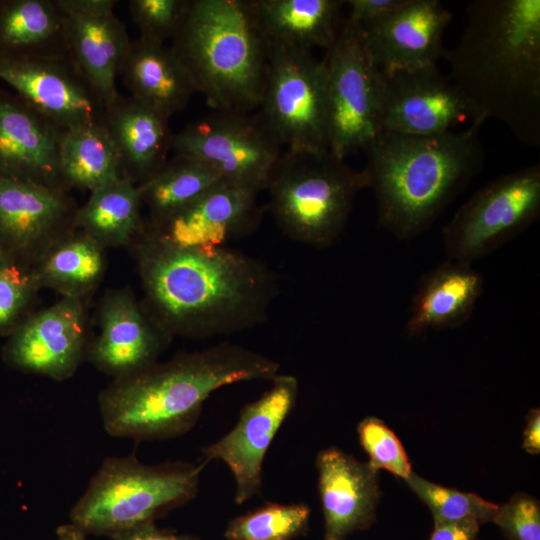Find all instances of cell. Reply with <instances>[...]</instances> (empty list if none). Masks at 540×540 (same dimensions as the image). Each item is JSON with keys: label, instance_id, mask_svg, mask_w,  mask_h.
Returning a JSON list of instances; mask_svg holds the SVG:
<instances>
[{"label": "cell", "instance_id": "3", "mask_svg": "<svg viewBox=\"0 0 540 540\" xmlns=\"http://www.w3.org/2000/svg\"><path fill=\"white\" fill-rule=\"evenodd\" d=\"M279 370L272 358L227 342L180 354L115 378L98 397L102 425L113 437L175 438L194 427L216 390L243 381H271Z\"/></svg>", "mask_w": 540, "mask_h": 540}, {"label": "cell", "instance_id": "32", "mask_svg": "<svg viewBox=\"0 0 540 540\" xmlns=\"http://www.w3.org/2000/svg\"><path fill=\"white\" fill-rule=\"evenodd\" d=\"M311 510L304 503H268L229 521L226 540H294L307 533Z\"/></svg>", "mask_w": 540, "mask_h": 540}, {"label": "cell", "instance_id": "24", "mask_svg": "<svg viewBox=\"0 0 540 540\" xmlns=\"http://www.w3.org/2000/svg\"><path fill=\"white\" fill-rule=\"evenodd\" d=\"M131 97L166 118L184 110L198 93L171 46L141 38L131 41L120 75Z\"/></svg>", "mask_w": 540, "mask_h": 540}, {"label": "cell", "instance_id": "30", "mask_svg": "<svg viewBox=\"0 0 540 540\" xmlns=\"http://www.w3.org/2000/svg\"><path fill=\"white\" fill-rule=\"evenodd\" d=\"M59 165L67 189L92 192L122 177L118 153L102 123L65 130Z\"/></svg>", "mask_w": 540, "mask_h": 540}, {"label": "cell", "instance_id": "15", "mask_svg": "<svg viewBox=\"0 0 540 540\" xmlns=\"http://www.w3.org/2000/svg\"><path fill=\"white\" fill-rule=\"evenodd\" d=\"M258 192L223 180L198 199L144 233L167 246L211 250L256 227L261 217Z\"/></svg>", "mask_w": 540, "mask_h": 540}, {"label": "cell", "instance_id": "4", "mask_svg": "<svg viewBox=\"0 0 540 540\" xmlns=\"http://www.w3.org/2000/svg\"><path fill=\"white\" fill-rule=\"evenodd\" d=\"M483 123L434 136L380 131L364 150L362 169L376 199L378 223L399 239L429 228L481 171Z\"/></svg>", "mask_w": 540, "mask_h": 540}, {"label": "cell", "instance_id": "28", "mask_svg": "<svg viewBox=\"0 0 540 540\" xmlns=\"http://www.w3.org/2000/svg\"><path fill=\"white\" fill-rule=\"evenodd\" d=\"M141 206L138 186L121 177L91 192L88 201L78 207L75 227L102 247L128 244L145 230Z\"/></svg>", "mask_w": 540, "mask_h": 540}, {"label": "cell", "instance_id": "5", "mask_svg": "<svg viewBox=\"0 0 540 540\" xmlns=\"http://www.w3.org/2000/svg\"><path fill=\"white\" fill-rule=\"evenodd\" d=\"M171 47L215 111L251 113L258 108L269 45L249 0H191Z\"/></svg>", "mask_w": 540, "mask_h": 540}, {"label": "cell", "instance_id": "41", "mask_svg": "<svg viewBox=\"0 0 540 540\" xmlns=\"http://www.w3.org/2000/svg\"><path fill=\"white\" fill-rule=\"evenodd\" d=\"M523 448L530 454H538L540 451V410L531 409L527 416V424L524 431Z\"/></svg>", "mask_w": 540, "mask_h": 540}, {"label": "cell", "instance_id": "14", "mask_svg": "<svg viewBox=\"0 0 540 540\" xmlns=\"http://www.w3.org/2000/svg\"><path fill=\"white\" fill-rule=\"evenodd\" d=\"M0 79L63 130L102 123L105 104L67 53L0 57Z\"/></svg>", "mask_w": 540, "mask_h": 540}, {"label": "cell", "instance_id": "10", "mask_svg": "<svg viewBox=\"0 0 540 540\" xmlns=\"http://www.w3.org/2000/svg\"><path fill=\"white\" fill-rule=\"evenodd\" d=\"M540 213V164L502 175L476 191L443 227L449 259L470 263L528 228Z\"/></svg>", "mask_w": 540, "mask_h": 540}, {"label": "cell", "instance_id": "16", "mask_svg": "<svg viewBox=\"0 0 540 540\" xmlns=\"http://www.w3.org/2000/svg\"><path fill=\"white\" fill-rule=\"evenodd\" d=\"M77 210L67 190L0 175V251L38 261L76 229Z\"/></svg>", "mask_w": 540, "mask_h": 540}, {"label": "cell", "instance_id": "12", "mask_svg": "<svg viewBox=\"0 0 540 540\" xmlns=\"http://www.w3.org/2000/svg\"><path fill=\"white\" fill-rule=\"evenodd\" d=\"M474 121L485 122V119L437 65L388 73L381 71V131L434 136Z\"/></svg>", "mask_w": 540, "mask_h": 540}, {"label": "cell", "instance_id": "25", "mask_svg": "<svg viewBox=\"0 0 540 540\" xmlns=\"http://www.w3.org/2000/svg\"><path fill=\"white\" fill-rule=\"evenodd\" d=\"M483 291V276L472 264L449 259L424 276L411 302L410 335L457 328L472 315Z\"/></svg>", "mask_w": 540, "mask_h": 540}, {"label": "cell", "instance_id": "31", "mask_svg": "<svg viewBox=\"0 0 540 540\" xmlns=\"http://www.w3.org/2000/svg\"><path fill=\"white\" fill-rule=\"evenodd\" d=\"M223 180L203 162L174 154L153 176L138 185L142 205L149 209L148 224L162 222Z\"/></svg>", "mask_w": 540, "mask_h": 540}, {"label": "cell", "instance_id": "1", "mask_svg": "<svg viewBox=\"0 0 540 540\" xmlns=\"http://www.w3.org/2000/svg\"><path fill=\"white\" fill-rule=\"evenodd\" d=\"M145 309L170 338L233 334L262 323L278 293L263 262L225 247L186 250L138 238Z\"/></svg>", "mask_w": 540, "mask_h": 540}, {"label": "cell", "instance_id": "8", "mask_svg": "<svg viewBox=\"0 0 540 540\" xmlns=\"http://www.w3.org/2000/svg\"><path fill=\"white\" fill-rule=\"evenodd\" d=\"M268 45V73L257 118L286 149L329 150L323 60L310 50Z\"/></svg>", "mask_w": 540, "mask_h": 540}, {"label": "cell", "instance_id": "36", "mask_svg": "<svg viewBox=\"0 0 540 540\" xmlns=\"http://www.w3.org/2000/svg\"><path fill=\"white\" fill-rule=\"evenodd\" d=\"M39 287L34 269L0 251V328L12 322Z\"/></svg>", "mask_w": 540, "mask_h": 540}, {"label": "cell", "instance_id": "13", "mask_svg": "<svg viewBox=\"0 0 540 540\" xmlns=\"http://www.w3.org/2000/svg\"><path fill=\"white\" fill-rule=\"evenodd\" d=\"M271 381L261 397L241 409L228 433L201 449L204 464L219 460L229 468L235 481L234 500L239 505L261 493L264 458L297 400L295 376L278 374Z\"/></svg>", "mask_w": 540, "mask_h": 540}, {"label": "cell", "instance_id": "39", "mask_svg": "<svg viewBox=\"0 0 540 540\" xmlns=\"http://www.w3.org/2000/svg\"><path fill=\"white\" fill-rule=\"evenodd\" d=\"M112 540H198L191 534L178 533L172 529L160 528L155 522H147L111 537Z\"/></svg>", "mask_w": 540, "mask_h": 540}, {"label": "cell", "instance_id": "20", "mask_svg": "<svg viewBox=\"0 0 540 540\" xmlns=\"http://www.w3.org/2000/svg\"><path fill=\"white\" fill-rule=\"evenodd\" d=\"M64 131L0 88V175L67 190L59 165Z\"/></svg>", "mask_w": 540, "mask_h": 540}, {"label": "cell", "instance_id": "29", "mask_svg": "<svg viewBox=\"0 0 540 540\" xmlns=\"http://www.w3.org/2000/svg\"><path fill=\"white\" fill-rule=\"evenodd\" d=\"M34 269L39 286L50 287L63 297L81 298L97 285L104 270L103 247L83 231L54 243Z\"/></svg>", "mask_w": 540, "mask_h": 540}, {"label": "cell", "instance_id": "19", "mask_svg": "<svg viewBox=\"0 0 540 540\" xmlns=\"http://www.w3.org/2000/svg\"><path fill=\"white\" fill-rule=\"evenodd\" d=\"M87 350L81 298L63 297L15 332L6 357L19 369L62 381L75 373Z\"/></svg>", "mask_w": 540, "mask_h": 540}, {"label": "cell", "instance_id": "23", "mask_svg": "<svg viewBox=\"0 0 540 540\" xmlns=\"http://www.w3.org/2000/svg\"><path fill=\"white\" fill-rule=\"evenodd\" d=\"M102 124L118 153L122 177L135 185L168 160L174 136L169 119L133 97L118 94L105 107Z\"/></svg>", "mask_w": 540, "mask_h": 540}, {"label": "cell", "instance_id": "27", "mask_svg": "<svg viewBox=\"0 0 540 540\" xmlns=\"http://www.w3.org/2000/svg\"><path fill=\"white\" fill-rule=\"evenodd\" d=\"M58 0H0V57L66 54Z\"/></svg>", "mask_w": 540, "mask_h": 540}, {"label": "cell", "instance_id": "21", "mask_svg": "<svg viewBox=\"0 0 540 540\" xmlns=\"http://www.w3.org/2000/svg\"><path fill=\"white\" fill-rule=\"evenodd\" d=\"M170 337L127 292H114L103 302L100 332L87 356L102 372L119 378L157 362Z\"/></svg>", "mask_w": 540, "mask_h": 540}, {"label": "cell", "instance_id": "6", "mask_svg": "<svg viewBox=\"0 0 540 540\" xmlns=\"http://www.w3.org/2000/svg\"><path fill=\"white\" fill-rule=\"evenodd\" d=\"M205 465H148L134 455L107 457L71 508L70 522L86 534L110 537L155 522L197 496Z\"/></svg>", "mask_w": 540, "mask_h": 540}, {"label": "cell", "instance_id": "11", "mask_svg": "<svg viewBox=\"0 0 540 540\" xmlns=\"http://www.w3.org/2000/svg\"><path fill=\"white\" fill-rule=\"evenodd\" d=\"M172 151L258 193L283 152L256 114L215 110L174 133Z\"/></svg>", "mask_w": 540, "mask_h": 540}, {"label": "cell", "instance_id": "26", "mask_svg": "<svg viewBox=\"0 0 540 540\" xmlns=\"http://www.w3.org/2000/svg\"><path fill=\"white\" fill-rule=\"evenodd\" d=\"M258 27L268 43L325 50L336 37L340 0H249Z\"/></svg>", "mask_w": 540, "mask_h": 540}, {"label": "cell", "instance_id": "40", "mask_svg": "<svg viewBox=\"0 0 540 540\" xmlns=\"http://www.w3.org/2000/svg\"><path fill=\"white\" fill-rule=\"evenodd\" d=\"M480 525L470 521L438 522L428 540H477Z\"/></svg>", "mask_w": 540, "mask_h": 540}, {"label": "cell", "instance_id": "7", "mask_svg": "<svg viewBox=\"0 0 540 540\" xmlns=\"http://www.w3.org/2000/svg\"><path fill=\"white\" fill-rule=\"evenodd\" d=\"M366 177L329 150L282 152L266 185L280 230L294 241L323 248L342 233Z\"/></svg>", "mask_w": 540, "mask_h": 540}, {"label": "cell", "instance_id": "33", "mask_svg": "<svg viewBox=\"0 0 540 540\" xmlns=\"http://www.w3.org/2000/svg\"><path fill=\"white\" fill-rule=\"evenodd\" d=\"M405 481L430 509L434 523L470 521L481 526L492 522L498 509V505L476 494L438 485L413 471Z\"/></svg>", "mask_w": 540, "mask_h": 540}, {"label": "cell", "instance_id": "22", "mask_svg": "<svg viewBox=\"0 0 540 540\" xmlns=\"http://www.w3.org/2000/svg\"><path fill=\"white\" fill-rule=\"evenodd\" d=\"M318 490L324 517V540H345L369 528L380 498L377 471L368 463L330 447L316 459Z\"/></svg>", "mask_w": 540, "mask_h": 540}, {"label": "cell", "instance_id": "35", "mask_svg": "<svg viewBox=\"0 0 540 540\" xmlns=\"http://www.w3.org/2000/svg\"><path fill=\"white\" fill-rule=\"evenodd\" d=\"M191 0H130V16L139 38L156 43L172 40L188 14Z\"/></svg>", "mask_w": 540, "mask_h": 540}, {"label": "cell", "instance_id": "9", "mask_svg": "<svg viewBox=\"0 0 540 540\" xmlns=\"http://www.w3.org/2000/svg\"><path fill=\"white\" fill-rule=\"evenodd\" d=\"M322 60L329 151L345 160L364 151L381 131V71L366 52L360 28L346 19Z\"/></svg>", "mask_w": 540, "mask_h": 540}, {"label": "cell", "instance_id": "34", "mask_svg": "<svg viewBox=\"0 0 540 540\" xmlns=\"http://www.w3.org/2000/svg\"><path fill=\"white\" fill-rule=\"evenodd\" d=\"M357 433L372 469L387 470L404 480L409 477L412 469L407 454L398 437L382 420L366 417L359 423Z\"/></svg>", "mask_w": 540, "mask_h": 540}, {"label": "cell", "instance_id": "42", "mask_svg": "<svg viewBox=\"0 0 540 540\" xmlns=\"http://www.w3.org/2000/svg\"><path fill=\"white\" fill-rule=\"evenodd\" d=\"M86 533L73 523L60 525L56 530V540H87Z\"/></svg>", "mask_w": 540, "mask_h": 540}, {"label": "cell", "instance_id": "17", "mask_svg": "<svg viewBox=\"0 0 540 540\" xmlns=\"http://www.w3.org/2000/svg\"><path fill=\"white\" fill-rule=\"evenodd\" d=\"M65 14L67 54L101 97L105 107L118 96L116 78L130 48L115 0H58Z\"/></svg>", "mask_w": 540, "mask_h": 540}, {"label": "cell", "instance_id": "38", "mask_svg": "<svg viewBox=\"0 0 540 540\" xmlns=\"http://www.w3.org/2000/svg\"><path fill=\"white\" fill-rule=\"evenodd\" d=\"M406 0H348L345 3L349 7V23L362 26L366 23L379 19L396 10Z\"/></svg>", "mask_w": 540, "mask_h": 540}, {"label": "cell", "instance_id": "37", "mask_svg": "<svg viewBox=\"0 0 540 540\" xmlns=\"http://www.w3.org/2000/svg\"><path fill=\"white\" fill-rule=\"evenodd\" d=\"M492 522L506 540H540V505L530 495L517 493L498 505Z\"/></svg>", "mask_w": 540, "mask_h": 540}, {"label": "cell", "instance_id": "18", "mask_svg": "<svg viewBox=\"0 0 540 540\" xmlns=\"http://www.w3.org/2000/svg\"><path fill=\"white\" fill-rule=\"evenodd\" d=\"M452 14L438 0H406L391 13L358 26L373 63L385 73L436 65Z\"/></svg>", "mask_w": 540, "mask_h": 540}, {"label": "cell", "instance_id": "2", "mask_svg": "<svg viewBox=\"0 0 540 540\" xmlns=\"http://www.w3.org/2000/svg\"><path fill=\"white\" fill-rule=\"evenodd\" d=\"M458 44L445 49L449 77L485 120L540 147V0H475Z\"/></svg>", "mask_w": 540, "mask_h": 540}]
</instances>
